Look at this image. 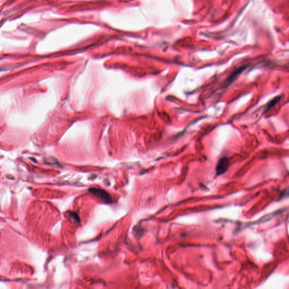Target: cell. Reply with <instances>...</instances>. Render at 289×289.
<instances>
[{"mask_svg": "<svg viewBox=\"0 0 289 289\" xmlns=\"http://www.w3.org/2000/svg\"><path fill=\"white\" fill-rule=\"evenodd\" d=\"M281 99V97L280 96H278V97H275L274 98H273L268 103V104H266V109L264 110L265 112H266L268 110H270V109L273 108L275 105H276L278 103V102L280 101Z\"/></svg>", "mask_w": 289, "mask_h": 289, "instance_id": "obj_4", "label": "cell"}, {"mask_svg": "<svg viewBox=\"0 0 289 289\" xmlns=\"http://www.w3.org/2000/svg\"><path fill=\"white\" fill-rule=\"evenodd\" d=\"M89 191L91 194L95 196L97 198L102 200L104 202L110 203L111 200V197L109 194L104 190L92 188L89 189Z\"/></svg>", "mask_w": 289, "mask_h": 289, "instance_id": "obj_1", "label": "cell"}, {"mask_svg": "<svg viewBox=\"0 0 289 289\" xmlns=\"http://www.w3.org/2000/svg\"><path fill=\"white\" fill-rule=\"evenodd\" d=\"M245 69H246V67H241V68H238V70H236L234 72H233L232 74L227 78V80L225 83V85L227 86V85L230 84V83L232 82L234 80V79H235L239 74H240L242 72V71H245Z\"/></svg>", "mask_w": 289, "mask_h": 289, "instance_id": "obj_3", "label": "cell"}, {"mask_svg": "<svg viewBox=\"0 0 289 289\" xmlns=\"http://www.w3.org/2000/svg\"><path fill=\"white\" fill-rule=\"evenodd\" d=\"M230 166V163L227 158L224 157L221 158L216 165V173L218 176L221 175L227 171Z\"/></svg>", "mask_w": 289, "mask_h": 289, "instance_id": "obj_2", "label": "cell"}, {"mask_svg": "<svg viewBox=\"0 0 289 289\" xmlns=\"http://www.w3.org/2000/svg\"><path fill=\"white\" fill-rule=\"evenodd\" d=\"M70 215H71V218L74 220L75 221L77 222V223L80 222V218H79L78 215H77V213H76V212L70 213Z\"/></svg>", "mask_w": 289, "mask_h": 289, "instance_id": "obj_5", "label": "cell"}]
</instances>
